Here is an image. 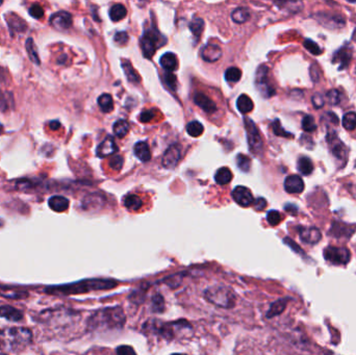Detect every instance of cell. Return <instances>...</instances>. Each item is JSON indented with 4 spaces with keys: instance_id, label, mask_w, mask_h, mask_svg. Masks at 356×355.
Returning a JSON list of instances; mask_svg holds the SVG:
<instances>
[{
    "instance_id": "obj_52",
    "label": "cell",
    "mask_w": 356,
    "mask_h": 355,
    "mask_svg": "<svg viewBox=\"0 0 356 355\" xmlns=\"http://www.w3.org/2000/svg\"><path fill=\"white\" fill-rule=\"evenodd\" d=\"M29 15L33 16L35 19H41L44 16V9L39 5H34L29 9Z\"/></svg>"
},
{
    "instance_id": "obj_27",
    "label": "cell",
    "mask_w": 356,
    "mask_h": 355,
    "mask_svg": "<svg viewBox=\"0 0 356 355\" xmlns=\"http://www.w3.org/2000/svg\"><path fill=\"white\" fill-rule=\"evenodd\" d=\"M237 107L242 114H248L253 110L254 104L251 98L247 95H241L237 100Z\"/></svg>"
},
{
    "instance_id": "obj_25",
    "label": "cell",
    "mask_w": 356,
    "mask_h": 355,
    "mask_svg": "<svg viewBox=\"0 0 356 355\" xmlns=\"http://www.w3.org/2000/svg\"><path fill=\"white\" fill-rule=\"evenodd\" d=\"M159 62L161 67L168 72H172L177 68V57L172 52H167L163 54Z\"/></svg>"
},
{
    "instance_id": "obj_42",
    "label": "cell",
    "mask_w": 356,
    "mask_h": 355,
    "mask_svg": "<svg viewBox=\"0 0 356 355\" xmlns=\"http://www.w3.org/2000/svg\"><path fill=\"white\" fill-rule=\"evenodd\" d=\"M302 130L306 133H312L317 130V125L312 116L307 115L302 120Z\"/></svg>"
},
{
    "instance_id": "obj_38",
    "label": "cell",
    "mask_w": 356,
    "mask_h": 355,
    "mask_svg": "<svg viewBox=\"0 0 356 355\" xmlns=\"http://www.w3.org/2000/svg\"><path fill=\"white\" fill-rule=\"evenodd\" d=\"M25 47H26L27 53H28L30 59L33 60V62H35L36 65H40V64H41V61H40V58H39V54H38L36 45H35V43H34V40H33L31 38H28V39H27L26 44H25Z\"/></svg>"
},
{
    "instance_id": "obj_28",
    "label": "cell",
    "mask_w": 356,
    "mask_h": 355,
    "mask_svg": "<svg viewBox=\"0 0 356 355\" xmlns=\"http://www.w3.org/2000/svg\"><path fill=\"white\" fill-rule=\"evenodd\" d=\"M124 205L130 211H139L143 205V201L139 196L131 194L124 198Z\"/></svg>"
},
{
    "instance_id": "obj_63",
    "label": "cell",
    "mask_w": 356,
    "mask_h": 355,
    "mask_svg": "<svg viewBox=\"0 0 356 355\" xmlns=\"http://www.w3.org/2000/svg\"><path fill=\"white\" fill-rule=\"evenodd\" d=\"M172 355H186V354H184V353H173Z\"/></svg>"
},
{
    "instance_id": "obj_1",
    "label": "cell",
    "mask_w": 356,
    "mask_h": 355,
    "mask_svg": "<svg viewBox=\"0 0 356 355\" xmlns=\"http://www.w3.org/2000/svg\"><path fill=\"white\" fill-rule=\"evenodd\" d=\"M118 284L117 281L107 278H92L85 279L78 282L62 284L57 286H50L46 288V292L52 295H77L90 293L93 291H102V289H111Z\"/></svg>"
},
{
    "instance_id": "obj_53",
    "label": "cell",
    "mask_w": 356,
    "mask_h": 355,
    "mask_svg": "<svg viewBox=\"0 0 356 355\" xmlns=\"http://www.w3.org/2000/svg\"><path fill=\"white\" fill-rule=\"evenodd\" d=\"M165 80H166L167 85H168V87H170L172 90H176L177 79H176V76L173 73H171V72L166 73L165 74Z\"/></svg>"
},
{
    "instance_id": "obj_41",
    "label": "cell",
    "mask_w": 356,
    "mask_h": 355,
    "mask_svg": "<svg viewBox=\"0 0 356 355\" xmlns=\"http://www.w3.org/2000/svg\"><path fill=\"white\" fill-rule=\"evenodd\" d=\"M204 28V21L201 18H194L190 23V29L193 33V35L197 38L201 35L202 30Z\"/></svg>"
},
{
    "instance_id": "obj_23",
    "label": "cell",
    "mask_w": 356,
    "mask_h": 355,
    "mask_svg": "<svg viewBox=\"0 0 356 355\" xmlns=\"http://www.w3.org/2000/svg\"><path fill=\"white\" fill-rule=\"evenodd\" d=\"M7 22L12 31L16 33H23L27 27L25 21L15 14H9V16L7 15Z\"/></svg>"
},
{
    "instance_id": "obj_13",
    "label": "cell",
    "mask_w": 356,
    "mask_h": 355,
    "mask_svg": "<svg viewBox=\"0 0 356 355\" xmlns=\"http://www.w3.org/2000/svg\"><path fill=\"white\" fill-rule=\"evenodd\" d=\"M233 198L234 200L241 206L247 207L250 206L251 204H253L254 202V198L253 195L251 194L250 190L247 189L245 186L239 185L237 186L236 189L233 191Z\"/></svg>"
},
{
    "instance_id": "obj_37",
    "label": "cell",
    "mask_w": 356,
    "mask_h": 355,
    "mask_svg": "<svg viewBox=\"0 0 356 355\" xmlns=\"http://www.w3.org/2000/svg\"><path fill=\"white\" fill-rule=\"evenodd\" d=\"M203 125L198 121H192L186 125V132L191 137H200L203 134Z\"/></svg>"
},
{
    "instance_id": "obj_62",
    "label": "cell",
    "mask_w": 356,
    "mask_h": 355,
    "mask_svg": "<svg viewBox=\"0 0 356 355\" xmlns=\"http://www.w3.org/2000/svg\"><path fill=\"white\" fill-rule=\"evenodd\" d=\"M5 225V222H4V220L3 219H0V228H2L3 226Z\"/></svg>"
},
{
    "instance_id": "obj_22",
    "label": "cell",
    "mask_w": 356,
    "mask_h": 355,
    "mask_svg": "<svg viewBox=\"0 0 356 355\" xmlns=\"http://www.w3.org/2000/svg\"><path fill=\"white\" fill-rule=\"evenodd\" d=\"M69 204H70L69 200L66 197H62V196H52L48 201L49 207L52 211L57 213H62L67 211Z\"/></svg>"
},
{
    "instance_id": "obj_51",
    "label": "cell",
    "mask_w": 356,
    "mask_h": 355,
    "mask_svg": "<svg viewBox=\"0 0 356 355\" xmlns=\"http://www.w3.org/2000/svg\"><path fill=\"white\" fill-rule=\"evenodd\" d=\"M117 355H137L135 349L132 346H127V345H122L119 346L116 350Z\"/></svg>"
},
{
    "instance_id": "obj_10",
    "label": "cell",
    "mask_w": 356,
    "mask_h": 355,
    "mask_svg": "<svg viewBox=\"0 0 356 355\" xmlns=\"http://www.w3.org/2000/svg\"><path fill=\"white\" fill-rule=\"evenodd\" d=\"M328 144L330 146V151L332 155L336 157L338 160L343 162V166L347 163V156H348V149L344 143L340 141L334 133H329L327 137Z\"/></svg>"
},
{
    "instance_id": "obj_32",
    "label": "cell",
    "mask_w": 356,
    "mask_h": 355,
    "mask_svg": "<svg viewBox=\"0 0 356 355\" xmlns=\"http://www.w3.org/2000/svg\"><path fill=\"white\" fill-rule=\"evenodd\" d=\"M297 168H298V171L302 174V175H309L312 173L313 171V164L312 162L310 160L309 157H301L298 159V163H297Z\"/></svg>"
},
{
    "instance_id": "obj_33",
    "label": "cell",
    "mask_w": 356,
    "mask_h": 355,
    "mask_svg": "<svg viewBox=\"0 0 356 355\" xmlns=\"http://www.w3.org/2000/svg\"><path fill=\"white\" fill-rule=\"evenodd\" d=\"M286 306V300L285 299H279L277 301H275L274 303L271 304V307L268 311L267 317L268 318H273L275 316L280 315L281 312L285 309Z\"/></svg>"
},
{
    "instance_id": "obj_21",
    "label": "cell",
    "mask_w": 356,
    "mask_h": 355,
    "mask_svg": "<svg viewBox=\"0 0 356 355\" xmlns=\"http://www.w3.org/2000/svg\"><path fill=\"white\" fill-rule=\"evenodd\" d=\"M0 317L5 318L11 322H20L23 319L22 312L10 305L0 306Z\"/></svg>"
},
{
    "instance_id": "obj_16",
    "label": "cell",
    "mask_w": 356,
    "mask_h": 355,
    "mask_svg": "<svg viewBox=\"0 0 356 355\" xmlns=\"http://www.w3.org/2000/svg\"><path fill=\"white\" fill-rule=\"evenodd\" d=\"M118 150L117 145L112 137H108L103 140L101 144L97 147V155L100 157H108L116 153Z\"/></svg>"
},
{
    "instance_id": "obj_35",
    "label": "cell",
    "mask_w": 356,
    "mask_h": 355,
    "mask_svg": "<svg viewBox=\"0 0 356 355\" xmlns=\"http://www.w3.org/2000/svg\"><path fill=\"white\" fill-rule=\"evenodd\" d=\"M250 13L247 8H238L232 13V19L235 21L236 23H245L246 21L249 19Z\"/></svg>"
},
{
    "instance_id": "obj_15",
    "label": "cell",
    "mask_w": 356,
    "mask_h": 355,
    "mask_svg": "<svg viewBox=\"0 0 356 355\" xmlns=\"http://www.w3.org/2000/svg\"><path fill=\"white\" fill-rule=\"evenodd\" d=\"M284 190L289 194H300L304 190V182L298 175H289L284 180Z\"/></svg>"
},
{
    "instance_id": "obj_49",
    "label": "cell",
    "mask_w": 356,
    "mask_h": 355,
    "mask_svg": "<svg viewBox=\"0 0 356 355\" xmlns=\"http://www.w3.org/2000/svg\"><path fill=\"white\" fill-rule=\"evenodd\" d=\"M130 40V37L128 35L125 33V31H121V33H117L114 37V41H115V43L119 46H124V45H126L127 44V42Z\"/></svg>"
},
{
    "instance_id": "obj_2",
    "label": "cell",
    "mask_w": 356,
    "mask_h": 355,
    "mask_svg": "<svg viewBox=\"0 0 356 355\" xmlns=\"http://www.w3.org/2000/svg\"><path fill=\"white\" fill-rule=\"evenodd\" d=\"M124 311L120 306L107 307L96 311L89 319L90 329H120L125 324Z\"/></svg>"
},
{
    "instance_id": "obj_34",
    "label": "cell",
    "mask_w": 356,
    "mask_h": 355,
    "mask_svg": "<svg viewBox=\"0 0 356 355\" xmlns=\"http://www.w3.org/2000/svg\"><path fill=\"white\" fill-rule=\"evenodd\" d=\"M113 131H114V134L118 138L122 139V138H124L125 136L128 134V132H130V124L127 123V121H125V120H118L114 124Z\"/></svg>"
},
{
    "instance_id": "obj_57",
    "label": "cell",
    "mask_w": 356,
    "mask_h": 355,
    "mask_svg": "<svg viewBox=\"0 0 356 355\" xmlns=\"http://www.w3.org/2000/svg\"><path fill=\"white\" fill-rule=\"evenodd\" d=\"M312 104L317 109H321L324 106V98L320 94H315L312 96Z\"/></svg>"
},
{
    "instance_id": "obj_60",
    "label": "cell",
    "mask_w": 356,
    "mask_h": 355,
    "mask_svg": "<svg viewBox=\"0 0 356 355\" xmlns=\"http://www.w3.org/2000/svg\"><path fill=\"white\" fill-rule=\"evenodd\" d=\"M284 208H285V211L288 212L289 214H292V215H297L298 208H297L296 205H294V204H286Z\"/></svg>"
},
{
    "instance_id": "obj_8",
    "label": "cell",
    "mask_w": 356,
    "mask_h": 355,
    "mask_svg": "<svg viewBox=\"0 0 356 355\" xmlns=\"http://www.w3.org/2000/svg\"><path fill=\"white\" fill-rule=\"evenodd\" d=\"M160 41H161L160 35L154 30H149L146 34H144V36L141 39V47H142L144 56H146L147 58H151L156 48L161 45Z\"/></svg>"
},
{
    "instance_id": "obj_61",
    "label": "cell",
    "mask_w": 356,
    "mask_h": 355,
    "mask_svg": "<svg viewBox=\"0 0 356 355\" xmlns=\"http://www.w3.org/2000/svg\"><path fill=\"white\" fill-rule=\"evenodd\" d=\"M49 127L52 130V131H57L59 127H60V124L58 121H51L49 123Z\"/></svg>"
},
{
    "instance_id": "obj_29",
    "label": "cell",
    "mask_w": 356,
    "mask_h": 355,
    "mask_svg": "<svg viewBox=\"0 0 356 355\" xmlns=\"http://www.w3.org/2000/svg\"><path fill=\"white\" fill-rule=\"evenodd\" d=\"M98 106L103 113H110L114 109V100L110 94H102L98 98Z\"/></svg>"
},
{
    "instance_id": "obj_59",
    "label": "cell",
    "mask_w": 356,
    "mask_h": 355,
    "mask_svg": "<svg viewBox=\"0 0 356 355\" xmlns=\"http://www.w3.org/2000/svg\"><path fill=\"white\" fill-rule=\"evenodd\" d=\"M8 107H9V104H8L6 95L4 93H2V91H0V111H6L8 109Z\"/></svg>"
},
{
    "instance_id": "obj_31",
    "label": "cell",
    "mask_w": 356,
    "mask_h": 355,
    "mask_svg": "<svg viewBox=\"0 0 356 355\" xmlns=\"http://www.w3.org/2000/svg\"><path fill=\"white\" fill-rule=\"evenodd\" d=\"M126 14H127L126 9L120 4L114 5L110 10V18L112 21H114V22H118V21L124 19L126 17Z\"/></svg>"
},
{
    "instance_id": "obj_12",
    "label": "cell",
    "mask_w": 356,
    "mask_h": 355,
    "mask_svg": "<svg viewBox=\"0 0 356 355\" xmlns=\"http://www.w3.org/2000/svg\"><path fill=\"white\" fill-rule=\"evenodd\" d=\"M72 22L73 20H72L71 14L65 11L57 12L53 14L50 18V24L58 30H65L70 28L72 25Z\"/></svg>"
},
{
    "instance_id": "obj_48",
    "label": "cell",
    "mask_w": 356,
    "mask_h": 355,
    "mask_svg": "<svg viewBox=\"0 0 356 355\" xmlns=\"http://www.w3.org/2000/svg\"><path fill=\"white\" fill-rule=\"evenodd\" d=\"M327 101L329 104H332V106H336V104H339L341 102V92H339L338 90H330L327 95Z\"/></svg>"
},
{
    "instance_id": "obj_47",
    "label": "cell",
    "mask_w": 356,
    "mask_h": 355,
    "mask_svg": "<svg viewBox=\"0 0 356 355\" xmlns=\"http://www.w3.org/2000/svg\"><path fill=\"white\" fill-rule=\"evenodd\" d=\"M282 217L280 215L279 212L277 211H270L268 214H267V221L270 225L272 226H276L280 223Z\"/></svg>"
},
{
    "instance_id": "obj_4",
    "label": "cell",
    "mask_w": 356,
    "mask_h": 355,
    "mask_svg": "<svg viewBox=\"0 0 356 355\" xmlns=\"http://www.w3.org/2000/svg\"><path fill=\"white\" fill-rule=\"evenodd\" d=\"M204 298L222 308H233L237 298L234 292L226 286H212L204 292Z\"/></svg>"
},
{
    "instance_id": "obj_3",
    "label": "cell",
    "mask_w": 356,
    "mask_h": 355,
    "mask_svg": "<svg viewBox=\"0 0 356 355\" xmlns=\"http://www.w3.org/2000/svg\"><path fill=\"white\" fill-rule=\"evenodd\" d=\"M144 329L157 333L166 340H174L181 337L183 333L192 331V326L185 320H179L170 323H163L158 320H150L144 325Z\"/></svg>"
},
{
    "instance_id": "obj_45",
    "label": "cell",
    "mask_w": 356,
    "mask_h": 355,
    "mask_svg": "<svg viewBox=\"0 0 356 355\" xmlns=\"http://www.w3.org/2000/svg\"><path fill=\"white\" fill-rule=\"evenodd\" d=\"M272 127H273V132L276 136H279V137H283V138H292L293 135L290 133H287L286 131L283 130V127L281 126V124H280V121L278 119H276L273 124H272Z\"/></svg>"
},
{
    "instance_id": "obj_55",
    "label": "cell",
    "mask_w": 356,
    "mask_h": 355,
    "mask_svg": "<svg viewBox=\"0 0 356 355\" xmlns=\"http://www.w3.org/2000/svg\"><path fill=\"white\" fill-rule=\"evenodd\" d=\"M284 243L288 246V247H290L293 250H294V251L295 252H297V253H300L301 255H304V252H303V250L294 242V241H293V240H290L289 238H285L284 240Z\"/></svg>"
},
{
    "instance_id": "obj_54",
    "label": "cell",
    "mask_w": 356,
    "mask_h": 355,
    "mask_svg": "<svg viewBox=\"0 0 356 355\" xmlns=\"http://www.w3.org/2000/svg\"><path fill=\"white\" fill-rule=\"evenodd\" d=\"M9 343H8V335L7 330H0V351H8Z\"/></svg>"
},
{
    "instance_id": "obj_46",
    "label": "cell",
    "mask_w": 356,
    "mask_h": 355,
    "mask_svg": "<svg viewBox=\"0 0 356 355\" xmlns=\"http://www.w3.org/2000/svg\"><path fill=\"white\" fill-rule=\"evenodd\" d=\"M303 45H304V47H305L310 53H312V54L320 55V54L322 53V50H321L320 46H319L317 43H315V42H313L312 40H309V39L305 40Z\"/></svg>"
},
{
    "instance_id": "obj_9",
    "label": "cell",
    "mask_w": 356,
    "mask_h": 355,
    "mask_svg": "<svg viewBox=\"0 0 356 355\" xmlns=\"http://www.w3.org/2000/svg\"><path fill=\"white\" fill-rule=\"evenodd\" d=\"M255 85L261 94L266 97H272L275 94V89L269 79V69L266 66H261L256 72Z\"/></svg>"
},
{
    "instance_id": "obj_43",
    "label": "cell",
    "mask_w": 356,
    "mask_h": 355,
    "mask_svg": "<svg viewBox=\"0 0 356 355\" xmlns=\"http://www.w3.org/2000/svg\"><path fill=\"white\" fill-rule=\"evenodd\" d=\"M237 164H238V167L240 168V170H242L243 172H249L250 167H251V160L248 156H246L244 154H239L237 156Z\"/></svg>"
},
{
    "instance_id": "obj_30",
    "label": "cell",
    "mask_w": 356,
    "mask_h": 355,
    "mask_svg": "<svg viewBox=\"0 0 356 355\" xmlns=\"http://www.w3.org/2000/svg\"><path fill=\"white\" fill-rule=\"evenodd\" d=\"M233 179V173L226 167H223V168H220L216 174H215V180L217 183L219 184H227Z\"/></svg>"
},
{
    "instance_id": "obj_14",
    "label": "cell",
    "mask_w": 356,
    "mask_h": 355,
    "mask_svg": "<svg viewBox=\"0 0 356 355\" xmlns=\"http://www.w3.org/2000/svg\"><path fill=\"white\" fill-rule=\"evenodd\" d=\"M298 232L300 239L306 244L315 245L318 244L322 239L321 232L316 227H299Z\"/></svg>"
},
{
    "instance_id": "obj_56",
    "label": "cell",
    "mask_w": 356,
    "mask_h": 355,
    "mask_svg": "<svg viewBox=\"0 0 356 355\" xmlns=\"http://www.w3.org/2000/svg\"><path fill=\"white\" fill-rule=\"evenodd\" d=\"M154 118V113L153 111H144L140 115V121L143 123H148Z\"/></svg>"
},
{
    "instance_id": "obj_6",
    "label": "cell",
    "mask_w": 356,
    "mask_h": 355,
    "mask_svg": "<svg viewBox=\"0 0 356 355\" xmlns=\"http://www.w3.org/2000/svg\"><path fill=\"white\" fill-rule=\"evenodd\" d=\"M324 257L327 262L332 265H347L351 259L350 251L344 247H334L328 246L324 250Z\"/></svg>"
},
{
    "instance_id": "obj_20",
    "label": "cell",
    "mask_w": 356,
    "mask_h": 355,
    "mask_svg": "<svg viewBox=\"0 0 356 355\" xmlns=\"http://www.w3.org/2000/svg\"><path fill=\"white\" fill-rule=\"evenodd\" d=\"M201 56L205 61L214 62L222 56V50L216 44H207L202 48Z\"/></svg>"
},
{
    "instance_id": "obj_26",
    "label": "cell",
    "mask_w": 356,
    "mask_h": 355,
    "mask_svg": "<svg viewBox=\"0 0 356 355\" xmlns=\"http://www.w3.org/2000/svg\"><path fill=\"white\" fill-rule=\"evenodd\" d=\"M0 296L10 299H23L28 296L25 291L12 288V287H0Z\"/></svg>"
},
{
    "instance_id": "obj_40",
    "label": "cell",
    "mask_w": 356,
    "mask_h": 355,
    "mask_svg": "<svg viewBox=\"0 0 356 355\" xmlns=\"http://www.w3.org/2000/svg\"><path fill=\"white\" fill-rule=\"evenodd\" d=\"M343 126L347 131H353L356 128V113L350 112L344 116Z\"/></svg>"
},
{
    "instance_id": "obj_7",
    "label": "cell",
    "mask_w": 356,
    "mask_h": 355,
    "mask_svg": "<svg viewBox=\"0 0 356 355\" xmlns=\"http://www.w3.org/2000/svg\"><path fill=\"white\" fill-rule=\"evenodd\" d=\"M244 123H245V128L247 132L249 148L251 152L257 154L263 149V141L258 133V130L256 128L255 124L252 122V120H250L247 117L244 119Z\"/></svg>"
},
{
    "instance_id": "obj_17",
    "label": "cell",
    "mask_w": 356,
    "mask_h": 355,
    "mask_svg": "<svg viewBox=\"0 0 356 355\" xmlns=\"http://www.w3.org/2000/svg\"><path fill=\"white\" fill-rule=\"evenodd\" d=\"M351 57H352L351 49L347 48V47H343V48L339 49L336 53H334V55L332 57V61L334 62V64L340 65L339 70H344L349 66L350 61H351Z\"/></svg>"
},
{
    "instance_id": "obj_5",
    "label": "cell",
    "mask_w": 356,
    "mask_h": 355,
    "mask_svg": "<svg viewBox=\"0 0 356 355\" xmlns=\"http://www.w3.org/2000/svg\"><path fill=\"white\" fill-rule=\"evenodd\" d=\"M9 350L18 352L23 350L33 341V333L26 328L13 327L7 329Z\"/></svg>"
},
{
    "instance_id": "obj_36",
    "label": "cell",
    "mask_w": 356,
    "mask_h": 355,
    "mask_svg": "<svg viewBox=\"0 0 356 355\" xmlns=\"http://www.w3.org/2000/svg\"><path fill=\"white\" fill-rule=\"evenodd\" d=\"M122 67H123V70H124L125 74H126L127 79L130 81H132L134 83H137L140 81L139 74L135 71V69L133 68L132 64L128 60H122Z\"/></svg>"
},
{
    "instance_id": "obj_19",
    "label": "cell",
    "mask_w": 356,
    "mask_h": 355,
    "mask_svg": "<svg viewBox=\"0 0 356 355\" xmlns=\"http://www.w3.org/2000/svg\"><path fill=\"white\" fill-rule=\"evenodd\" d=\"M194 102L206 113H214L217 111L216 103L203 93H196L194 96Z\"/></svg>"
},
{
    "instance_id": "obj_64",
    "label": "cell",
    "mask_w": 356,
    "mask_h": 355,
    "mask_svg": "<svg viewBox=\"0 0 356 355\" xmlns=\"http://www.w3.org/2000/svg\"><path fill=\"white\" fill-rule=\"evenodd\" d=\"M0 5H2V3H0Z\"/></svg>"
},
{
    "instance_id": "obj_11",
    "label": "cell",
    "mask_w": 356,
    "mask_h": 355,
    "mask_svg": "<svg viewBox=\"0 0 356 355\" xmlns=\"http://www.w3.org/2000/svg\"><path fill=\"white\" fill-rule=\"evenodd\" d=\"M181 155V146L179 144H173L167 149L163 156V165L168 169H173L178 164Z\"/></svg>"
},
{
    "instance_id": "obj_58",
    "label": "cell",
    "mask_w": 356,
    "mask_h": 355,
    "mask_svg": "<svg viewBox=\"0 0 356 355\" xmlns=\"http://www.w3.org/2000/svg\"><path fill=\"white\" fill-rule=\"evenodd\" d=\"M253 205H254V208H255L256 211H263V210H265L266 206H267V201L265 200V198L260 197L256 200H254Z\"/></svg>"
},
{
    "instance_id": "obj_18",
    "label": "cell",
    "mask_w": 356,
    "mask_h": 355,
    "mask_svg": "<svg viewBox=\"0 0 356 355\" xmlns=\"http://www.w3.org/2000/svg\"><path fill=\"white\" fill-rule=\"evenodd\" d=\"M355 232V227H351L350 225L334 222L330 228L329 235H332L336 238H350Z\"/></svg>"
},
{
    "instance_id": "obj_24",
    "label": "cell",
    "mask_w": 356,
    "mask_h": 355,
    "mask_svg": "<svg viewBox=\"0 0 356 355\" xmlns=\"http://www.w3.org/2000/svg\"><path fill=\"white\" fill-rule=\"evenodd\" d=\"M134 150H135L136 156H137L141 162H148V160H150V158H151V152H150L149 145H148L147 143H146V142H144V141L138 142V143L135 145Z\"/></svg>"
},
{
    "instance_id": "obj_39",
    "label": "cell",
    "mask_w": 356,
    "mask_h": 355,
    "mask_svg": "<svg viewBox=\"0 0 356 355\" xmlns=\"http://www.w3.org/2000/svg\"><path fill=\"white\" fill-rule=\"evenodd\" d=\"M242 77V71L237 67H230L225 71V79L228 82H238Z\"/></svg>"
},
{
    "instance_id": "obj_44",
    "label": "cell",
    "mask_w": 356,
    "mask_h": 355,
    "mask_svg": "<svg viewBox=\"0 0 356 355\" xmlns=\"http://www.w3.org/2000/svg\"><path fill=\"white\" fill-rule=\"evenodd\" d=\"M152 309L155 312H163L165 310V300L160 294H155L152 298Z\"/></svg>"
},
{
    "instance_id": "obj_50",
    "label": "cell",
    "mask_w": 356,
    "mask_h": 355,
    "mask_svg": "<svg viewBox=\"0 0 356 355\" xmlns=\"http://www.w3.org/2000/svg\"><path fill=\"white\" fill-rule=\"evenodd\" d=\"M123 164H124V159L122 156L120 155H116V156H113L112 159L110 160L109 165L111 168L115 171H119L122 169V167H123Z\"/></svg>"
}]
</instances>
